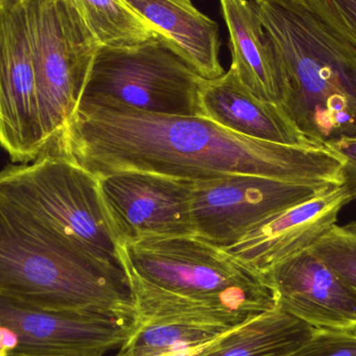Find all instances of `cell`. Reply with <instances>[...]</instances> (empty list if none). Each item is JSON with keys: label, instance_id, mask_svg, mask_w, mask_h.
<instances>
[{"label": "cell", "instance_id": "obj_24", "mask_svg": "<svg viewBox=\"0 0 356 356\" xmlns=\"http://www.w3.org/2000/svg\"><path fill=\"white\" fill-rule=\"evenodd\" d=\"M326 145L342 156L343 186L346 188L351 201L356 199V137H343L328 142Z\"/></svg>", "mask_w": 356, "mask_h": 356}, {"label": "cell", "instance_id": "obj_5", "mask_svg": "<svg viewBox=\"0 0 356 356\" xmlns=\"http://www.w3.org/2000/svg\"><path fill=\"white\" fill-rule=\"evenodd\" d=\"M202 77L160 37L136 45H102L79 102L202 117Z\"/></svg>", "mask_w": 356, "mask_h": 356}, {"label": "cell", "instance_id": "obj_9", "mask_svg": "<svg viewBox=\"0 0 356 356\" xmlns=\"http://www.w3.org/2000/svg\"><path fill=\"white\" fill-rule=\"evenodd\" d=\"M133 328V319L48 311L0 295V356H104Z\"/></svg>", "mask_w": 356, "mask_h": 356}, {"label": "cell", "instance_id": "obj_7", "mask_svg": "<svg viewBox=\"0 0 356 356\" xmlns=\"http://www.w3.org/2000/svg\"><path fill=\"white\" fill-rule=\"evenodd\" d=\"M125 270L162 290L193 297H246L275 302L265 278L198 236L146 238L120 246Z\"/></svg>", "mask_w": 356, "mask_h": 356}, {"label": "cell", "instance_id": "obj_21", "mask_svg": "<svg viewBox=\"0 0 356 356\" xmlns=\"http://www.w3.org/2000/svg\"><path fill=\"white\" fill-rule=\"evenodd\" d=\"M311 250L356 291V221L334 224Z\"/></svg>", "mask_w": 356, "mask_h": 356}, {"label": "cell", "instance_id": "obj_10", "mask_svg": "<svg viewBox=\"0 0 356 356\" xmlns=\"http://www.w3.org/2000/svg\"><path fill=\"white\" fill-rule=\"evenodd\" d=\"M99 188L120 246L196 234L192 180L125 171L99 178Z\"/></svg>", "mask_w": 356, "mask_h": 356}, {"label": "cell", "instance_id": "obj_1", "mask_svg": "<svg viewBox=\"0 0 356 356\" xmlns=\"http://www.w3.org/2000/svg\"><path fill=\"white\" fill-rule=\"evenodd\" d=\"M102 178L125 171L182 179L257 175L343 186V160L323 144L284 145L238 135L204 117L79 102L46 148Z\"/></svg>", "mask_w": 356, "mask_h": 356}, {"label": "cell", "instance_id": "obj_18", "mask_svg": "<svg viewBox=\"0 0 356 356\" xmlns=\"http://www.w3.org/2000/svg\"><path fill=\"white\" fill-rule=\"evenodd\" d=\"M315 330L276 307L236 326L197 356H288Z\"/></svg>", "mask_w": 356, "mask_h": 356}, {"label": "cell", "instance_id": "obj_12", "mask_svg": "<svg viewBox=\"0 0 356 356\" xmlns=\"http://www.w3.org/2000/svg\"><path fill=\"white\" fill-rule=\"evenodd\" d=\"M351 202L344 186L289 207L253 226L226 252L263 276L286 259L311 249Z\"/></svg>", "mask_w": 356, "mask_h": 356}, {"label": "cell", "instance_id": "obj_13", "mask_svg": "<svg viewBox=\"0 0 356 356\" xmlns=\"http://www.w3.org/2000/svg\"><path fill=\"white\" fill-rule=\"evenodd\" d=\"M276 305L315 330H355L356 291L311 249L264 275Z\"/></svg>", "mask_w": 356, "mask_h": 356}, {"label": "cell", "instance_id": "obj_16", "mask_svg": "<svg viewBox=\"0 0 356 356\" xmlns=\"http://www.w3.org/2000/svg\"><path fill=\"white\" fill-rule=\"evenodd\" d=\"M199 76L225 73L220 62L219 26L191 0H123Z\"/></svg>", "mask_w": 356, "mask_h": 356}, {"label": "cell", "instance_id": "obj_17", "mask_svg": "<svg viewBox=\"0 0 356 356\" xmlns=\"http://www.w3.org/2000/svg\"><path fill=\"white\" fill-rule=\"evenodd\" d=\"M125 272L135 302L134 325L152 322H184L236 327L254 316L277 307L272 301L246 297L181 296L152 286L129 270Z\"/></svg>", "mask_w": 356, "mask_h": 356}, {"label": "cell", "instance_id": "obj_11", "mask_svg": "<svg viewBox=\"0 0 356 356\" xmlns=\"http://www.w3.org/2000/svg\"><path fill=\"white\" fill-rule=\"evenodd\" d=\"M0 146L22 164L46 148L23 4L0 8Z\"/></svg>", "mask_w": 356, "mask_h": 356}, {"label": "cell", "instance_id": "obj_6", "mask_svg": "<svg viewBox=\"0 0 356 356\" xmlns=\"http://www.w3.org/2000/svg\"><path fill=\"white\" fill-rule=\"evenodd\" d=\"M23 6L47 148L74 115L102 44L72 0H26Z\"/></svg>", "mask_w": 356, "mask_h": 356}, {"label": "cell", "instance_id": "obj_15", "mask_svg": "<svg viewBox=\"0 0 356 356\" xmlns=\"http://www.w3.org/2000/svg\"><path fill=\"white\" fill-rule=\"evenodd\" d=\"M220 4L229 35L230 68L255 97L282 106L288 77L252 0H220Z\"/></svg>", "mask_w": 356, "mask_h": 356}, {"label": "cell", "instance_id": "obj_2", "mask_svg": "<svg viewBox=\"0 0 356 356\" xmlns=\"http://www.w3.org/2000/svg\"><path fill=\"white\" fill-rule=\"evenodd\" d=\"M0 295L48 311L136 314L125 270L94 259L1 194Z\"/></svg>", "mask_w": 356, "mask_h": 356}, {"label": "cell", "instance_id": "obj_4", "mask_svg": "<svg viewBox=\"0 0 356 356\" xmlns=\"http://www.w3.org/2000/svg\"><path fill=\"white\" fill-rule=\"evenodd\" d=\"M0 194L94 259L124 270L99 178L54 154L0 171Z\"/></svg>", "mask_w": 356, "mask_h": 356}, {"label": "cell", "instance_id": "obj_22", "mask_svg": "<svg viewBox=\"0 0 356 356\" xmlns=\"http://www.w3.org/2000/svg\"><path fill=\"white\" fill-rule=\"evenodd\" d=\"M309 8L356 51V0H305Z\"/></svg>", "mask_w": 356, "mask_h": 356}, {"label": "cell", "instance_id": "obj_3", "mask_svg": "<svg viewBox=\"0 0 356 356\" xmlns=\"http://www.w3.org/2000/svg\"><path fill=\"white\" fill-rule=\"evenodd\" d=\"M288 77L282 104L305 137H356V51L305 0H252Z\"/></svg>", "mask_w": 356, "mask_h": 356}, {"label": "cell", "instance_id": "obj_20", "mask_svg": "<svg viewBox=\"0 0 356 356\" xmlns=\"http://www.w3.org/2000/svg\"><path fill=\"white\" fill-rule=\"evenodd\" d=\"M102 45H136L158 33L123 0H72Z\"/></svg>", "mask_w": 356, "mask_h": 356}, {"label": "cell", "instance_id": "obj_25", "mask_svg": "<svg viewBox=\"0 0 356 356\" xmlns=\"http://www.w3.org/2000/svg\"><path fill=\"white\" fill-rule=\"evenodd\" d=\"M26 0H0V8H12L21 6Z\"/></svg>", "mask_w": 356, "mask_h": 356}, {"label": "cell", "instance_id": "obj_19", "mask_svg": "<svg viewBox=\"0 0 356 356\" xmlns=\"http://www.w3.org/2000/svg\"><path fill=\"white\" fill-rule=\"evenodd\" d=\"M234 327L184 322L136 324L117 356H161L213 342Z\"/></svg>", "mask_w": 356, "mask_h": 356}, {"label": "cell", "instance_id": "obj_26", "mask_svg": "<svg viewBox=\"0 0 356 356\" xmlns=\"http://www.w3.org/2000/svg\"><path fill=\"white\" fill-rule=\"evenodd\" d=\"M10 356H29V355H10Z\"/></svg>", "mask_w": 356, "mask_h": 356}, {"label": "cell", "instance_id": "obj_23", "mask_svg": "<svg viewBox=\"0 0 356 356\" xmlns=\"http://www.w3.org/2000/svg\"><path fill=\"white\" fill-rule=\"evenodd\" d=\"M288 356H356V330H316L309 341Z\"/></svg>", "mask_w": 356, "mask_h": 356}, {"label": "cell", "instance_id": "obj_8", "mask_svg": "<svg viewBox=\"0 0 356 356\" xmlns=\"http://www.w3.org/2000/svg\"><path fill=\"white\" fill-rule=\"evenodd\" d=\"M336 186L257 175L194 181L192 213L196 236L226 248L264 220Z\"/></svg>", "mask_w": 356, "mask_h": 356}, {"label": "cell", "instance_id": "obj_14", "mask_svg": "<svg viewBox=\"0 0 356 356\" xmlns=\"http://www.w3.org/2000/svg\"><path fill=\"white\" fill-rule=\"evenodd\" d=\"M199 102L202 117L250 139L284 145L318 144L301 134L282 106L255 97L232 68L218 79H203Z\"/></svg>", "mask_w": 356, "mask_h": 356}]
</instances>
